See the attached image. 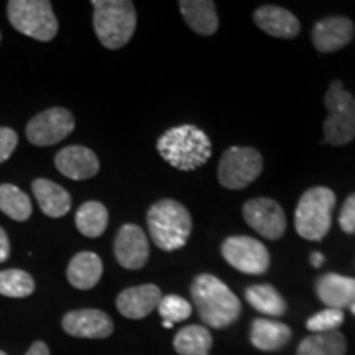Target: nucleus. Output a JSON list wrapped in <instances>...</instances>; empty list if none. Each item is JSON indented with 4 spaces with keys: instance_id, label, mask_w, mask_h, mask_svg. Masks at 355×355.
I'll return each instance as SVG.
<instances>
[{
    "instance_id": "obj_23",
    "label": "nucleus",
    "mask_w": 355,
    "mask_h": 355,
    "mask_svg": "<svg viewBox=\"0 0 355 355\" xmlns=\"http://www.w3.org/2000/svg\"><path fill=\"white\" fill-rule=\"evenodd\" d=\"M173 347L180 355H209L212 336L207 327L193 324L178 331L173 339Z\"/></svg>"
},
{
    "instance_id": "obj_24",
    "label": "nucleus",
    "mask_w": 355,
    "mask_h": 355,
    "mask_svg": "<svg viewBox=\"0 0 355 355\" xmlns=\"http://www.w3.org/2000/svg\"><path fill=\"white\" fill-rule=\"evenodd\" d=\"M347 343L339 331L313 334L301 340L296 355H345Z\"/></svg>"
},
{
    "instance_id": "obj_7",
    "label": "nucleus",
    "mask_w": 355,
    "mask_h": 355,
    "mask_svg": "<svg viewBox=\"0 0 355 355\" xmlns=\"http://www.w3.org/2000/svg\"><path fill=\"white\" fill-rule=\"evenodd\" d=\"M8 20L20 33L38 42H51L58 33V20L48 0H10Z\"/></svg>"
},
{
    "instance_id": "obj_27",
    "label": "nucleus",
    "mask_w": 355,
    "mask_h": 355,
    "mask_svg": "<svg viewBox=\"0 0 355 355\" xmlns=\"http://www.w3.org/2000/svg\"><path fill=\"white\" fill-rule=\"evenodd\" d=\"M0 211L13 220L24 222L32 216V201L28 194L13 184H0Z\"/></svg>"
},
{
    "instance_id": "obj_38",
    "label": "nucleus",
    "mask_w": 355,
    "mask_h": 355,
    "mask_svg": "<svg viewBox=\"0 0 355 355\" xmlns=\"http://www.w3.org/2000/svg\"><path fill=\"white\" fill-rule=\"evenodd\" d=\"M0 355H7L6 352H2V350H0Z\"/></svg>"
},
{
    "instance_id": "obj_14",
    "label": "nucleus",
    "mask_w": 355,
    "mask_h": 355,
    "mask_svg": "<svg viewBox=\"0 0 355 355\" xmlns=\"http://www.w3.org/2000/svg\"><path fill=\"white\" fill-rule=\"evenodd\" d=\"M354 24L345 17H329L319 20L313 28V44L318 51L332 53L352 42Z\"/></svg>"
},
{
    "instance_id": "obj_30",
    "label": "nucleus",
    "mask_w": 355,
    "mask_h": 355,
    "mask_svg": "<svg viewBox=\"0 0 355 355\" xmlns=\"http://www.w3.org/2000/svg\"><path fill=\"white\" fill-rule=\"evenodd\" d=\"M344 322V313L340 309L327 308L319 311L318 314L311 316L306 321V329L313 332V334H324V332L337 331Z\"/></svg>"
},
{
    "instance_id": "obj_31",
    "label": "nucleus",
    "mask_w": 355,
    "mask_h": 355,
    "mask_svg": "<svg viewBox=\"0 0 355 355\" xmlns=\"http://www.w3.org/2000/svg\"><path fill=\"white\" fill-rule=\"evenodd\" d=\"M339 225L345 234H355V193L345 199L339 214Z\"/></svg>"
},
{
    "instance_id": "obj_12",
    "label": "nucleus",
    "mask_w": 355,
    "mask_h": 355,
    "mask_svg": "<svg viewBox=\"0 0 355 355\" xmlns=\"http://www.w3.org/2000/svg\"><path fill=\"white\" fill-rule=\"evenodd\" d=\"M114 252L119 265L127 270H139L148 261V239L139 225L125 224L115 237Z\"/></svg>"
},
{
    "instance_id": "obj_6",
    "label": "nucleus",
    "mask_w": 355,
    "mask_h": 355,
    "mask_svg": "<svg viewBox=\"0 0 355 355\" xmlns=\"http://www.w3.org/2000/svg\"><path fill=\"white\" fill-rule=\"evenodd\" d=\"M327 119L324 122V144L343 146L355 139V99L343 87V83L334 81L326 94Z\"/></svg>"
},
{
    "instance_id": "obj_11",
    "label": "nucleus",
    "mask_w": 355,
    "mask_h": 355,
    "mask_svg": "<svg viewBox=\"0 0 355 355\" xmlns=\"http://www.w3.org/2000/svg\"><path fill=\"white\" fill-rule=\"evenodd\" d=\"M243 219L257 234L268 241H278L286 230L285 211L270 198H255L243 204Z\"/></svg>"
},
{
    "instance_id": "obj_32",
    "label": "nucleus",
    "mask_w": 355,
    "mask_h": 355,
    "mask_svg": "<svg viewBox=\"0 0 355 355\" xmlns=\"http://www.w3.org/2000/svg\"><path fill=\"white\" fill-rule=\"evenodd\" d=\"M17 144H19V137L17 133L8 127H0V163L7 162L15 152Z\"/></svg>"
},
{
    "instance_id": "obj_16",
    "label": "nucleus",
    "mask_w": 355,
    "mask_h": 355,
    "mask_svg": "<svg viewBox=\"0 0 355 355\" xmlns=\"http://www.w3.org/2000/svg\"><path fill=\"white\" fill-rule=\"evenodd\" d=\"M55 165L58 171L71 180H89L99 171V158L86 146L71 145L56 155Z\"/></svg>"
},
{
    "instance_id": "obj_10",
    "label": "nucleus",
    "mask_w": 355,
    "mask_h": 355,
    "mask_svg": "<svg viewBox=\"0 0 355 355\" xmlns=\"http://www.w3.org/2000/svg\"><path fill=\"white\" fill-rule=\"evenodd\" d=\"M74 130V117L69 110L53 107L35 115L26 125V139L37 146L60 144Z\"/></svg>"
},
{
    "instance_id": "obj_20",
    "label": "nucleus",
    "mask_w": 355,
    "mask_h": 355,
    "mask_svg": "<svg viewBox=\"0 0 355 355\" xmlns=\"http://www.w3.org/2000/svg\"><path fill=\"white\" fill-rule=\"evenodd\" d=\"M32 191L37 199L40 209H42L48 217H63L71 209V196L63 186L53 183L50 180H38L33 181Z\"/></svg>"
},
{
    "instance_id": "obj_1",
    "label": "nucleus",
    "mask_w": 355,
    "mask_h": 355,
    "mask_svg": "<svg viewBox=\"0 0 355 355\" xmlns=\"http://www.w3.org/2000/svg\"><path fill=\"white\" fill-rule=\"evenodd\" d=\"M191 298L201 321L214 329H224L241 316V300L214 275H198L191 285Z\"/></svg>"
},
{
    "instance_id": "obj_5",
    "label": "nucleus",
    "mask_w": 355,
    "mask_h": 355,
    "mask_svg": "<svg viewBox=\"0 0 355 355\" xmlns=\"http://www.w3.org/2000/svg\"><path fill=\"white\" fill-rule=\"evenodd\" d=\"M336 194L329 188H311L301 196L295 212V227L301 237L319 242L326 237L332 224Z\"/></svg>"
},
{
    "instance_id": "obj_18",
    "label": "nucleus",
    "mask_w": 355,
    "mask_h": 355,
    "mask_svg": "<svg viewBox=\"0 0 355 355\" xmlns=\"http://www.w3.org/2000/svg\"><path fill=\"white\" fill-rule=\"evenodd\" d=\"M254 21L260 30L277 38H295L300 33V21L290 10L277 6H263L257 8Z\"/></svg>"
},
{
    "instance_id": "obj_15",
    "label": "nucleus",
    "mask_w": 355,
    "mask_h": 355,
    "mask_svg": "<svg viewBox=\"0 0 355 355\" xmlns=\"http://www.w3.org/2000/svg\"><path fill=\"white\" fill-rule=\"evenodd\" d=\"M162 291L157 285H140L123 290L117 296L119 313L128 319H144L158 308Z\"/></svg>"
},
{
    "instance_id": "obj_4",
    "label": "nucleus",
    "mask_w": 355,
    "mask_h": 355,
    "mask_svg": "<svg viewBox=\"0 0 355 355\" xmlns=\"http://www.w3.org/2000/svg\"><path fill=\"white\" fill-rule=\"evenodd\" d=\"M94 30L109 50H121L130 42L137 28V12L128 0H94Z\"/></svg>"
},
{
    "instance_id": "obj_29",
    "label": "nucleus",
    "mask_w": 355,
    "mask_h": 355,
    "mask_svg": "<svg viewBox=\"0 0 355 355\" xmlns=\"http://www.w3.org/2000/svg\"><path fill=\"white\" fill-rule=\"evenodd\" d=\"M158 313L163 318V322H181L186 321L193 314V306L188 300L181 298L178 295L162 296V301L158 304Z\"/></svg>"
},
{
    "instance_id": "obj_3",
    "label": "nucleus",
    "mask_w": 355,
    "mask_h": 355,
    "mask_svg": "<svg viewBox=\"0 0 355 355\" xmlns=\"http://www.w3.org/2000/svg\"><path fill=\"white\" fill-rule=\"evenodd\" d=\"M146 224L155 245L165 252L184 247L193 230L189 211L175 199L155 202L146 214Z\"/></svg>"
},
{
    "instance_id": "obj_33",
    "label": "nucleus",
    "mask_w": 355,
    "mask_h": 355,
    "mask_svg": "<svg viewBox=\"0 0 355 355\" xmlns=\"http://www.w3.org/2000/svg\"><path fill=\"white\" fill-rule=\"evenodd\" d=\"M8 255H10V242H8L6 230L0 227V263L6 261Z\"/></svg>"
},
{
    "instance_id": "obj_22",
    "label": "nucleus",
    "mask_w": 355,
    "mask_h": 355,
    "mask_svg": "<svg viewBox=\"0 0 355 355\" xmlns=\"http://www.w3.org/2000/svg\"><path fill=\"white\" fill-rule=\"evenodd\" d=\"M66 277L78 290H91L102 277V260L92 252H81L69 261Z\"/></svg>"
},
{
    "instance_id": "obj_36",
    "label": "nucleus",
    "mask_w": 355,
    "mask_h": 355,
    "mask_svg": "<svg viewBox=\"0 0 355 355\" xmlns=\"http://www.w3.org/2000/svg\"><path fill=\"white\" fill-rule=\"evenodd\" d=\"M163 326H165L166 329H171V327H173V324H170V322H163Z\"/></svg>"
},
{
    "instance_id": "obj_8",
    "label": "nucleus",
    "mask_w": 355,
    "mask_h": 355,
    "mask_svg": "<svg viewBox=\"0 0 355 355\" xmlns=\"http://www.w3.org/2000/svg\"><path fill=\"white\" fill-rule=\"evenodd\" d=\"M263 170V158L250 146H232L219 162V183L227 189H243L252 184Z\"/></svg>"
},
{
    "instance_id": "obj_2",
    "label": "nucleus",
    "mask_w": 355,
    "mask_h": 355,
    "mask_svg": "<svg viewBox=\"0 0 355 355\" xmlns=\"http://www.w3.org/2000/svg\"><path fill=\"white\" fill-rule=\"evenodd\" d=\"M157 150L176 170L194 171L211 158L212 144L201 128L184 123L163 133L157 141Z\"/></svg>"
},
{
    "instance_id": "obj_37",
    "label": "nucleus",
    "mask_w": 355,
    "mask_h": 355,
    "mask_svg": "<svg viewBox=\"0 0 355 355\" xmlns=\"http://www.w3.org/2000/svg\"><path fill=\"white\" fill-rule=\"evenodd\" d=\"M350 311H352V314L355 316V303H354L352 306H350Z\"/></svg>"
},
{
    "instance_id": "obj_17",
    "label": "nucleus",
    "mask_w": 355,
    "mask_h": 355,
    "mask_svg": "<svg viewBox=\"0 0 355 355\" xmlns=\"http://www.w3.org/2000/svg\"><path fill=\"white\" fill-rule=\"evenodd\" d=\"M319 300L327 308L345 309L355 303V278L337 273H326L316 282Z\"/></svg>"
},
{
    "instance_id": "obj_21",
    "label": "nucleus",
    "mask_w": 355,
    "mask_h": 355,
    "mask_svg": "<svg viewBox=\"0 0 355 355\" xmlns=\"http://www.w3.org/2000/svg\"><path fill=\"white\" fill-rule=\"evenodd\" d=\"M293 332L286 324L270 319H254L250 327V343L254 347L265 352L278 350L290 343Z\"/></svg>"
},
{
    "instance_id": "obj_34",
    "label": "nucleus",
    "mask_w": 355,
    "mask_h": 355,
    "mask_svg": "<svg viewBox=\"0 0 355 355\" xmlns=\"http://www.w3.org/2000/svg\"><path fill=\"white\" fill-rule=\"evenodd\" d=\"M25 355H50V349H48V345L42 343V340H38V343L32 344V347L28 349V352Z\"/></svg>"
},
{
    "instance_id": "obj_9",
    "label": "nucleus",
    "mask_w": 355,
    "mask_h": 355,
    "mask_svg": "<svg viewBox=\"0 0 355 355\" xmlns=\"http://www.w3.org/2000/svg\"><path fill=\"white\" fill-rule=\"evenodd\" d=\"M222 257L230 266L247 275H263L270 266V254L257 239L232 235L222 243Z\"/></svg>"
},
{
    "instance_id": "obj_39",
    "label": "nucleus",
    "mask_w": 355,
    "mask_h": 355,
    "mask_svg": "<svg viewBox=\"0 0 355 355\" xmlns=\"http://www.w3.org/2000/svg\"><path fill=\"white\" fill-rule=\"evenodd\" d=\"M0 38H2V35H0Z\"/></svg>"
},
{
    "instance_id": "obj_25",
    "label": "nucleus",
    "mask_w": 355,
    "mask_h": 355,
    "mask_svg": "<svg viewBox=\"0 0 355 355\" xmlns=\"http://www.w3.org/2000/svg\"><path fill=\"white\" fill-rule=\"evenodd\" d=\"M245 298L250 306L266 316H283L286 313V301L272 285H252L245 290Z\"/></svg>"
},
{
    "instance_id": "obj_26",
    "label": "nucleus",
    "mask_w": 355,
    "mask_h": 355,
    "mask_svg": "<svg viewBox=\"0 0 355 355\" xmlns=\"http://www.w3.org/2000/svg\"><path fill=\"white\" fill-rule=\"evenodd\" d=\"M109 224V212L104 204L87 201L76 212V227L89 239L101 237Z\"/></svg>"
},
{
    "instance_id": "obj_13",
    "label": "nucleus",
    "mask_w": 355,
    "mask_h": 355,
    "mask_svg": "<svg viewBox=\"0 0 355 355\" xmlns=\"http://www.w3.org/2000/svg\"><path fill=\"white\" fill-rule=\"evenodd\" d=\"M63 329L73 337L105 339L114 332V322L104 311L76 309L64 314Z\"/></svg>"
},
{
    "instance_id": "obj_28",
    "label": "nucleus",
    "mask_w": 355,
    "mask_h": 355,
    "mask_svg": "<svg viewBox=\"0 0 355 355\" xmlns=\"http://www.w3.org/2000/svg\"><path fill=\"white\" fill-rule=\"evenodd\" d=\"M35 291V279L24 270H3L0 272V295L7 298H26Z\"/></svg>"
},
{
    "instance_id": "obj_19",
    "label": "nucleus",
    "mask_w": 355,
    "mask_h": 355,
    "mask_svg": "<svg viewBox=\"0 0 355 355\" xmlns=\"http://www.w3.org/2000/svg\"><path fill=\"white\" fill-rule=\"evenodd\" d=\"M181 15L193 32L202 37H211L219 28L216 3L211 0H181Z\"/></svg>"
},
{
    "instance_id": "obj_35",
    "label": "nucleus",
    "mask_w": 355,
    "mask_h": 355,
    "mask_svg": "<svg viewBox=\"0 0 355 355\" xmlns=\"http://www.w3.org/2000/svg\"><path fill=\"white\" fill-rule=\"evenodd\" d=\"M311 263H313V266H316V268H319L324 263V255L319 254V252H313V255H311Z\"/></svg>"
}]
</instances>
